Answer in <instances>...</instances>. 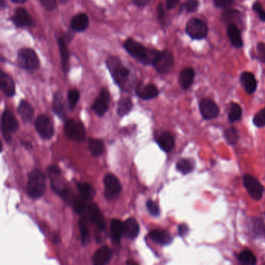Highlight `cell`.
<instances>
[{
  "label": "cell",
  "instance_id": "cell-1",
  "mask_svg": "<svg viewBox=\"0 0 265 265\" xmlns=\"http://www.w3.org/2000/svg\"><path fill=\"white\" fill-rule=\"evenodd\" d=\"M107 66L116 84L122 90L128 91L132 86V74L122 63L121 59L115 56H111L107 60Z\"/></svg>",
  "mask_w": 265,
  "mask_h": 265
},
{
  "label": "cell",
  "instance_id": "cell-2",
  "mask_svg": "<svg viewBox=\"0 0 265 265\" xmlns=\"http://www.w3.org/2000/svg\"><path fill=\"white\" fill-rule=\"evenodd\" d=\"M124 47L135 60L144 65H153L158 56L160 55L159 51L148 49L132 38L125 41Z\"/></svg>",
  "mask_w": 265,
  "mask_h": 265
},
{
  "label": "cell",
  "instance_id": "cell-3",
  "mask_svg": "<svg viewBox=\"0 0 265 265\" xmlns=\"http://www.w3.org/2000/svg\"><path fill=\"white\" fill-rule=\"evenodd\" d=\"M46 190V178L44 174L38 170L31 171L28 176L27 191L33 199H41Z\"/></svg>",
  "mask_w": 265,
  "mask_h": 265
},
{
  "label": "cell",
  "instance_id": "cell-4",
  "mask_svg": "<svg viewBox=\"0 0 265 265\" xmlns=\"http://www.w3.org/2000/svg\"><path fill=\"white\" fill-rule=\"evenodd\" d=\"M47 172H49V177L51 179V184L52 187L56 193L61 196L65 201H72V198L70 197L69 188L67 187L66 184L63 182L62 180V171L60 168L56 165H52L47 168Z\"/></svg>",
  "mask_w": 265,
  "mask_h": 265
},
{
  "label": "cell",
  "instance_id": "cell-5",
  "mask_svg": "<svg viewBox=\"0 0 265 265\" xmlns=\"http://www.w3.org/2000/svg\"><path fill=\"white\" fill-rule=\"evenodd\" d=\"M186 33L191 39H205L208 36V25L201 19L191 18L186 25Z\"/></svg>",
  "mask_w": 265,
  "mask_h": 265
},
{
  "label": "cell",
  "instance_id": "cell-6",
  "mask_svg": "<svg viewBox=\"0 0 265 265\" xmlns=\"http://www.w3.org/2000/svg\"><path fill=\"white\" fill-rule=\"evenodd\" d=\"M17 62L23 69L33 71L39 66V59L31 49H22L17 53Z\"/></svg>",
  "mask_w": 265,
  "mask_h": 265
},
{
  "label": "cell",
  "instance_id": "cell-7",
  "mask_svg": "<svg viewBox=\"0 0 265 265\" xmlns=\"http://www.w3.org/2000/svg\"><path fill=\"white\" fill-rule=\"evenodd\" d=\"M64 130L67 138L74 141L83 142L86 138V131L83 124L74 119H70L65 122Z\"/></svg>",
  "mask_w": 265,
  "mask_h": 265
},
{
  "label": "cell",
  "instance_id": "cell-8",
  "mask_svg": "<svg viewBox=\"0 0 265 265\" xmlns=\"http://www.w3.org/2000/svg\"><path fill=\"white\" fill-rule=\"evenodd\" d=\"M19 128V123L14 114L5 110L2 115V132L6 142H10L11 140L12 132H16Z\"/></svg>",
  "mask_w": 265,
  "mask_h": 265
},
{
  "label": "cell",
  "instance_id": "cell-9",
  "mask_svg": "<svg viewBox=\"0 0 265 265\" xmlns=\"http://www.w3.org/2000/svg\"><path fill=\"white\" fill-rule=\"evenodd\" d=\"M174 65V59L172 53L169 51L165 50L160 52V55L158 56L153 65L159 74L164 75L171 72Z\"/></svg>",
  "mask_w": 265,
  "mask_h": 265
},
{
  "label": "cell",
  "instance_id": "cell-10",
  "mask_svg": "<svg viewBox=\"0 0 265 265\" xmlns=\"http://www.w3.org/2000/svg\"><path fill=\"white\" fill-rule=\"evenodd\" d=\"M243 180H244V186L251 197L255 200H260L263 196V190H264L260 181L251 174H244Z\"/></svg>",
  "mask_w": 265,
  "mask_h": 265
},
{
  "label": "cell",
  "instance_id": "cell-11",
  "mask_svg": "<svg viewBox=\"0 0 265 265\" xmlns=\"http://www.w3.org/2000/svg\"><path fill=\"white\" fill-rule=\"evenodd\" d=\"M104 184L105 187L104 195L107 199H114L122 192V184L114 174H107L104 179Z\"/></svg>",
  "mask_w": 265,
  "mask_h": 265
},
{
  "label": "cell",
  "instance_id": "cell-12",
  "mask_svg": "<svg viewBox=\"0 0 265 265\" xmlns=\"http://www.w3.org/2000/svg\"><path fill=\"white\" fill-rule=\"evenodd\" d=\"M35 127L40 136L44 139H50L55 133L54 127L49 117L44 114L38 116L35 121Z\"/></svg>",
  "mask_w": 265,
  "mask_h": 265
},
{
  "label": "cell",
  "instance_id": "cell-13",
  "mask_svg": "<svg viewBox=\"0 0 265 265\" xmlns=\"http://www.w3.org/2000/svg\"><path fill=\"white\" fill-rule=\"evenodd\" d=\"M110 101H111V96H110L109 92L106 88H103L100 92L98 98L95 100L94 103L92 106V109L98 116L102 117L108 111Z\"/></svg>",
  "mask_w": 265,
  "mask_h": 265
},
{
  "label": "cell",
  "instance_id": "cell-14",
  "mask_svg": "<svg viewBox=\"0 0 265 265\" xmlns=\"http://www.w3.org/2000/svg\"><path fill=\"white\" fill-rule=\"evenodd\" d=\"M12 22L17 28H25V27H34L35 21L31 17L25 9L17 8L15 10L14 15L12 16Z\"/></svg>",
  "mask_w": 265,
  "mask_h": 265
},
{
  "label": "cell",
  "instance_id": "cell-15",
  "mask_svg": "<svg viewBox=\"0 0 265 265\" xmlns=\"http://www.w3.org/2000/svg\"><path fill=\"white\" fill-rule=\"evenodd\" d=\"M201 114L202 117L207 120L215 118L219 115V108L212 100L205 98L200 103Z\"/></svg>",
  "mask_w": 265,
  "mask_h": 265
},
{
  "label": "cell",
  "instance_id": "cell-16",
  "mask_svg": "<svg viewBox=\"0 0 265 265\" xmlns=\"http://www.w3.org/2000/svg\"><path fill=\"white\" fill-rule=\"evenodd\" d=\"M239 82L246 93L248 94H252L257 90V80L252 73L247 72V71L242 73L239 77Z\"/></svg>",
  "mask_w": 265,
  "mask_h": 265
},
{
  "label": "cell",
  "instance_id": "cell-17",
  "mask_svg": "<svg viewBox=\"0 0 265 265\" xmlns=\"http://www.w3.org/2000/svg\"><path fill=\"white\" fill-rule=\"evenodd\" d=\"M88 215L90 221L94 223L100 230H104L105 229V220L101 213L99 207L96 204H90L88 206Z\"/></svg>",
  "mask_w": 265,
  "mask_h": 265
},
{
  "label": "cell",
  "instance_id": "cell-18",
  "mask_svg": "<svg viewBox=\"0 0 265 265\" xmlns=\"http://www.w3.org/2000/svg\"><path fill=\"white\" fill-rule=\"evenodd\" d=\"M227 36L232 45L236 49H241L244 46L242 35L237 25L230 23L227 27Z\"/></svg>",
  "mask_w": 265,
  "mask_h": 265
},
{
  "label": "cell",
  "instance_id": "cell-19",
  "mask_svg": "<svg viewBox=\"0 0 265 265\" xmlns=\"http://www.w3.org/2000/svg\"><path fill=\"white\" fill-rule=\"evenodd\" d=\"M0 86L3 93L8 98H11L15 94L16 87L14 81L12 77L6 73L1 72L0 74Z\"/></svg>",
  "mask_w": 265,
  "mask_h": 265
},
{
  "label": "cell",
  "instance_id": "cell-20",
  "mask_svg": "<svg viewBox=\"0 0 265 265\" xmlns=\"http://www.w3.org/2000/svg\"><path fill=\"white\" fill-rule=\"evenodd\" d=\"M195 77H196V72L193 68L187 67L181 70L178 80H179L180 86L183 90H188L193 84Z\"/></svg>",
  "mask_w": 265,
  "mask_h": 265
},
{
  "label": "cell",
  "instance_id": "cell-21",
  "mask_svg": "<svg viewBox=\"0 0 265 265\" xmlns=\"http://www.w3.org/2000/svg\"><path fill=\"white\" fill-rule=\"evenodd\" d=\"M139 233V225L134 218L128 219L123 223V236L128 239H134Z\"/></svg>",
  "mask_w": 265,
  "mask_h": 265
},
{
  "label": "cell",
  "instance_id": "cell-22",
  "mask_svg": "<svg viewBox=\"0 0 265 265\" xmlns=\"http://www.w3.org/2000/svg\"><path fill=\"white\" fill-rule=\"evenodd\" d=\"M136 94L140 99L144 101L154 99L159 95L157 87L153 84L138 86L136 89Z\"/></svg>",
  "mask_w": 265,
  "mask_h": 265
},
{
  "label": "cell",
  "instance_id": "cell-23",
  "mask_svg": "<svg viewBox=\"0 0 265 265\" xmlns=\"http://www.w3.org/2000/svg\"><path fill=\"white\" fill-rule=\"evenodd\" d=\"M112 254V251L109 247L108 246H104L96 251L92 260L95 265L106 264L111 260Z\"/></svg>",
  "mask_w": 265,
  "mask_h": 265
},
{
  "label": "cell",
  "instance_id": "cell-24",
  "mask_svg": "<svg viewBox=\"0 0 265 265\" xmlns=\"http://www.w3.org/2000/svg\"><path fill=\"white\" fill-rule=\"evenodd\" d=\"M89 17L85 13H80L74 16L71 21V28L77 32H83L89 27Z\"/></svg>",
  "mask_w": 265,
  "mask_h": 265
},
{
  "label": "cell",
  "instance_id": "cell-25",
  "mask_svg": "<svg viewBox=\"0 0 265 265\" xmlns=\"http://www.w3.org/2000/svg\"><path fill=\"white\" fill-rule=\"evenodd\" d=\"M149 236L154 242L157 243L160 245H168V244H171L173 240L172 236L167 232L165 230H160V229H154L153 231L150 232Z\"/></svg>",
  "mask_w": 265,
  "mask_h": 265
},
{
  "label": "cell",
  "instance_id": "cell-26",
  "mask_svg": "<svg viewBox=\"0 0 265 265\" xmlns=\"http://www.w3.org/2000/svg\"><path fill=\"white\" fill-rule=\"evenodd\" d=\"M244 15L239 10H226L223 12L221 16V20L228 25L230 23H239L242 21Z\"/></svg>",
  "mask_w": 265,
  "mask_h": 265
},
{
  "label": "cell",
  "instance_id": "cell-27",
  "mask_svg": "<svg viewBox=\"0 0 265 265\" xmlns=\"http://www.w3.org/2000/svg\"><path fill=\"white\" fill-rule=\"evenodd\" d=\"M58 44H59V51H60L61 59H62V70L65 74H67L68 71V61H69L70 53L68 47L66 46V43L65 41V38H58Z\"/></svg>",
  "mask_w": 265,
  "mask_h": 265
},
{
  "label": "cell",
  "instance_id": "cell-28",
  "mask_svg": "<svg viewBox=\"0 0 265 265\" xmlns=\"http://www.w3.org/2000/svg\"><path fill=\"white\" fill-rule=\"evenodd\" d=\"M158 145L163 151L169 153L174 147V138L169 132H163L160 136L156 138Z\"/></svg>",
  "mask_w": 265,
  "mask_h": 265
},
{
  "label": "cell",
  "instance_id": "cell-29",
  "mask_svg": "<svg viewBox=\"0 0 265 265\" xmlns=\"http://www.w3.org/2000/svg\"><path fill=\"white\" fill-rule=\"evenodd\" d=\"M52 109L55 114H57L61 119H65L66 116L65 112V104H64L63 97L61 93L58 92L55 94L52 104Z\"/></svg>",
  "mask_w": 265,
  "mask_h": 265
},
{
  "label": "cell",
  "instance_id": "cell-30",
  "mask_svg": "<svg viewBox=\"0 0 265 265\" xmlns=\"http://www.w3.org/2000/svg\"><path fill=\"white\" fill-rule=\"evenodd\" d=\"M18 112L25 122H31L34 117V108L28 101L23 100L18 106Z\"/></svg>",
  "mask_w": 265,
  "mask_h": 265
},
{
  "label": "cell",
  "instance_id": "cell-31",
  "mask_svg": "<svg viewBox=\"0 0 265 265\" xmlns=\"http://www.w3.org/2000/svg\"><path fill=\"white\" fill-rule=\"evenodd\" d=\"M111 236L114 242H120L123 236V223L121 220L114 219L111 223Z\"/></svg>",
  "mask_w": 265,
  "mask_h": 265
},
{
  "label": "cell",
  "instance_id": "cell-32",
  "mask_svg": "<svg viewBox=\"0 0 265 265\" xmlns=\"http://www.w3.org/2000/svg\"><path fill=\"white\" fill-rule=\"evenodd\" d=\"M77 186L80 195H81L86 200L89 202L93 200L95 196V190L91 184L88 183H77Z\"/></svg>",
  "mask_w": 265,
  "mask_h": 265
},
{
  "label": "cell",
  "instance_id": "cell-33",
  "mask_svg": "<svg viewBox=\"0 0 265 265\" xmlns=\"http://www.w3.org/2000/svg\"><path fill=\"white\" fill-rule=\"evenodd\" d=\"M88 147L93 156H99L104 150V144L102 140L98 138H90L88 142Z\"/></svg>",
  "mask_w": 265,
  "mask_h": 265
},
{
  "label": "cell",
  "instance_id": "cell-34",
  "mask_svg": "<svg viewBox=\"0 0 265 265\" xmlns=\"http://www.w3.org/2000/svg\"><path fill=\"white\" fill-rule=\"evenodd\" d=\"M133 103L130 98H122L117 104V114L121 117L126 115L132 111Z\"/></svg>",
  "mask_w": 265,
  "mask_h": 265
},
{
  "label": "cell",
  "instance_id": "cell-35",
  "mask_svg": "<svg viewBox=\"0 0 265 265\" xmlns=\"http://www.w3.org/2000/svg\"><path fill=\"white\" fill-rule=\"evenodd\" d=\"M88 203L89 202L86 200L81 195L74 196L71 201V204H72L74 210L79 214L83 213L85 210L87 209L88 206H89Z\"/></svg>",
  "mask_w": 265,
  "mask_h": 265
},
{
  "label": "cell",
  "instance_id": "cell-36",
  "mask_svg": "<svg viewBox=\"0 0 265 265\" xmlns=\"http://www.w3.org/2000/svg\"><path fill=\"white\" fill-rule=\"evenodd\" d=\"M79 226H80V233H81L82 244L83 246L87 245L90 243V235L88 228L87 221L85 217H82L79 222Z\"/></svg>",
  "mask_w": 265,
  "mask_h": 265
},
{
  "label": "cell",
  "instance_id": "cell-37",
  "mask_svg": "<svg viewBox=\"0 0 265 265\" xmlns=\"http://www.w3.org/2000/svg\"><path fill=\"white\" fill-rule=\"evenodd\" d=\"M238 260L242 264L254 265L257 263L255 256L253 254L252 251L248 249L244 250L238 255Z\"/></svg>",
  "mask_w": 265,
  "mask_h": 265
},
{
  "label": "cell",
  "instance_id": "cell-38",
  "mask_svg": "<svg viewBox=\"0 0 265 265\" xmlns=\"http://www.w3.org/2000/svg\"><path fill=\"white\" fill-rule=\"evenodd\" d=\"M242 116V108L236 103H232L230 104V108L229 111V120L231 122H237L240 120Z\"/></svg>",
  "mask_w": 265,
  "mask_h": 265
},
{
  "label": "cell",
  "instance_id": "cell-39",
  "mask_svg": "<svg viewBox=\"0 0 265 265\" xmlns=\"http://www.w3.org/2000/svg\"><path fill=\"white\" fill-rule=\"evenodd\" d=\"M177 168L180 172L184 174H188L194 169V163L187 159H182L177 163Z\"/></svg>",
  "mask_w": 265,
  "mask_h": 265
},
{
  "label": "cell",
  "instance_id": "cell-40",
  "mask_svg": "<svg viewBox=\"0 0 265 265\" xmlns=\"http://www.w3.org/2000/svg\"><path fill=\"white\" fill-rule=\"evenodd\" d=\"M199 5H200L199 0H187L181 6V10H185L186 13H196L199 10Z\"/></svg>",
  "mask_w": 265,
  "mask_h": 265
},
{
  "label": "cell",
  "instance_id": "cell-41",
  "mask_svg": "<svg viewBox=\"0 0 265 265\" xmlns=\"http://www.w3.org/2000/svg\"><path fill=\"white\" fill-rule=\"evenodd\" d=\"M225 137L229 144L234 145L238 141L239 134H238V131L236 130V128L230 127L225 131Z\"/></svg>",
  "mask_w": 265,
  "mask_h": 265
},
{
  "label": "cell",
  "instance_id": "cell-42",
  "mask_svg": "<svg viewBox=\"0 0 265 265\" xmlns=\"http://www.w3.org/2000/svg\"><path fill=\"white\" fill-rule=\"evenodd\" d=\"M80 93L77 90H71L68 93V107L71 111H74L77 103L80 101Z\"/></svg>",
  "mask_w": 265,
  "mask_h": 265
},
{
  "label": "cell",
  "instance_id": "cell-43",
  "mask_svg": "<svg viewBox=\"0 0 265 265\" xmlns=\"http://www.w3.org/2000/svg\"><path fill=\"white\" fill-rule=\"evenodd\" d=\"M254 125L257 127L262 128L265 126V108L260 110L254 115Z\"/></svg>",
  "mask_w": 265,
  "mask_h": 265
},
{
  "label": "cell",
  "instance_id": "cell-44",
  "mask_svg": "<svg viewBox=\"0 0 265 265\" xmlns=\"http://www.w3.org/2000/svg\"><path fill=\"white\" fill-rule=\"evenodd\" d=\"M147 207L149 212H150L153 216H159V215H160V208H159V205H158L154 201H147Z\"/></svg>",
  "mask_w": 265,
  "mask_h": 265
},
{
  "label": "cell",
  "instance_id": "cell-45",
  "mask_svg": "<svg viewBox=\"0 0 265 265\" xmlns=\"http://www.w3.org/2000/svg\"><path fill=\"white\" fill-rule=\"evenodd\" d=\"M256 58L262 63L265 64V43L260 42L256 47Z\"/></svg>",
  "mask_w": 265,
  "mask_h": 265
},
{
  "label": "cell",
  "instance_id": "cell-46",
  "mask_svg": "<svg viewBox=\"0 0 265 265\" xmlns=\"http://www.w3.org/2000/svg\"><path fill=\"white\" fill-rule=\"evenodd\" d=\"M252 10L257 13V16H258L261 21L265 22V10H263L260 3H254L252 6Z\"/></svg>",
  "mask_w": 265,
  "mask_h": 265
},
{
  "label": "cell",
  "instance_id": "cell-47",
  "mask_svg": "<svg viewBox=\"0 0 265 265\" xmlns=\"http://www.w3.org/2000/svg\"><path fill=\"white\" fill-rule=\"evenodd\" d=\"M235 0H213L216 8L226 9L234 4Z\"/></svg>",
  "mask_w": 265,
  "mask_h": 265
},
{
  "label": "cell",
  "instance_id": "cell-48",
  "mask_svg": "<svg viewBox=\"0 0 265 265\" xmlns=\"http://www.w3.org/2000/svg\"><path fill=\"white\" fill-rule=\"evenodd\" d=\"M44 9L47 10H53L56 7V0H40Z\"/></svg>",
  "mask_w": 265,
  "mask_h": 265
},
{
  "label": "cell",
  "instance_id": "cell-49",
  "mask_svg": "<svg viewBox=\"0 0 265 265\" xmlns=\"http://www.w3.org/2000/svg\"><path fill=\"white\" fill-rule=\"evenodd\" d=\"M254 222V230L257 235L263 234L265 232V227L262 223L261 220L260 219H257V220Z\"/></svg>",
  "mask_w": 265,
  "mask_h": 265
},
{
  "label": "cell",
  "instance_id": "cell-50",
  "mask_svg": "<svg viewBox=\"0 0 265 265\" xmlns=\"http://www.w3.org/2000/svg\"><path fill=\"white\" fill-rule=\"evenodd\" d=\"M158 18L160 20L162 25H164L165 17H166V13H165L164 8H163V4H159L157 7Z\"/></svg>",
  "mask_w": 265,
  "mask_h": 265
},
{
  "label": "cell",
  "instance_id": "cell-51",
  "mask_svg": "<svg viewBox=\"0 0 265 265\" xmlns=\"http://www.w3.org/2000/svg\"><path fill=\"white\" fill-rule=\"evenodd\" d=\"M180 0H166V7L168 10H173L179 4Z\"/></svg>",
  "mask_w": 265,
  "mask_h": 265
},
{
  "label": "cell",
  "instance_id": "cell-52",
  "mask_svg": "<svg viewBox=\"0 0 265 265\" xmlns=\"http://www.w3.org/2000/svg\"><path fill=\"white\" fill-rule=\"evenodd\" d=\"M178 231H179L181 236H184L187 234V233H188L189 231V229L188 227H187V225L181 224L180 225L179 227H178Z\"/></svg>",
  "mask_w": 265,
  "mask_h": 265
},
{
  "label": "cell",
  "instance_id": "cell-53",
  "mask_svg": "<svg viewBox=\"0 0 265 265\" xmlns=\"http://www.w3.org/2000/svg\"><path fill=\"white\" fill-rule=\"evenodd\" d=\"M132 1L135 5L138 6V7H145L150 4L151 0H132Z\"/></svg>",
  "mask_w": 265,
  "mask_h": 265
},
{
  "label": "cell",
  "instance_id": "cell-54",
  "mask_svg": "<svg viewBox=\"0 0 265 265\" xmlns=\"http://www.w3.org/2000/svg\"><path fill=\"white\" fill-rule=\"evenodd\" d=\"M11 1L15 4H23V3L27 2L28 0H11Z\"/></svg>",
  "mask_w": 265,
  "mask_h": 265
},
{
  "label": "cell",
  "instance_id": "cell-55",
  "mask_svg": "<svg viewBox=\"0 0 265 265\" xmlns=\"http://www.w3.org/2000/svg\"><path fill=\"white\" fill-rule=\"evenodd\" d=\"M60 1L62 4H65V3L68 2V0H60Z\"/></svg>",
  "mask_w": 265,
  "mask_h": 265
}]
</instances>
